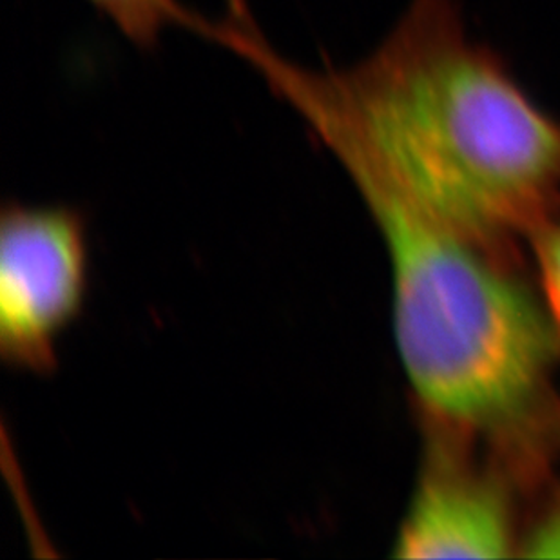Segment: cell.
<instances>
[{
    "instance_id": "cell-1",
    "label": "cell",
    "mask_w": 560,
    "mask_h": 560,
    "mask_svg": "<svg viewBox=\"0 0 560 560\" xmlns=\"http://www.w3.org/2000/svg\"><path fill=\"white\" fill-rule=\"evenodd\" d=\"M212 43L253 66L349 175L515 256L560 209V120L471 37L460 0H412L347 68H305L270 46L244 0Z\"/></svg>"
},
{
    "instance_id": "cell-2",
    "label": "cell",
    "mask_w": 560,
    "mask_h": 560,
    "mask_svg": "<svg viewBox=\"0 0 560 560\" xmlns=\"http://www.w3.org/2000/svg\"><path fill=\"white\" fill-rule=\"evenodd\" d=\"M419 421L468 435L534 487L560 459V336L517 259L392 196H369Z\"/></svg>"
},
{
    "instance_id": "cell-3",
    "label": "cell",
    "mask_w": 560,
    "mask_h": 560,
    "mask_svg": "<svg viewBox=\"0 0 560 560\" xmlns=\"http://www.w3.org/2000/svg\"><path fill=\"white\" fill-rule=\"evenodd\" d=\"M421 424V457L396 537V559L518 557L535 487L468 435Z\"/></svg>"
},
{
    "instance_id": "cell-4",
    "label": "cell",
    "mask_w": 560,
    "mask_h": 560,
    "mask_svg": "<svg viewBox=\"0 0 560 560\" xmlns=\"http://www.w3.org/2000/svg\"><path fill=\"white\" fill-rule=\"evenodd\" d=\"M90 238L71 207L8 203L0 217V354L19 371L48 374L59 341L84 307Z\"/></svg>"
},
{
    "instance_id": "cell-5",
    "label": "cell",
    "mask_w": 560,
    "mask_h": 560,
    "mask_svg": "<svg viewBox=\"0 0 560 560\" xmlns=\"http://www.w3.org/2000/svg\"><path fill=\"white\" fill-rule=\"evenodd\" d=\"M124 37L142 51L159 48L165 32L184 27L206 37L211 21L180 0H88Z\"/></svg>"
},
{
    "instance_id": "cell-6",
    "label": "cell",
    "mask_w": 560,
    "mask_h": 560,
    "mask_svg": "<svg viewBox=\"0 0 560 560\" xmlns=\"http://www.w3.org/2000/svg\"><path fill=\"white\" fill-rule=\"evenodd\" d=\"M518 557L560 559V477L556 471L529 498Z\"/></svg>"
},
{
    "instance_id": "cell-7",
    "label": "cell",
    "mask_w": 560,
    "mask_h": 560,
    "mask_svg": "<svg viewBox=\"0 0 560 560\" xmlns=\"http://www.w3.org/2000/svg\"><path fill=\"white\" fill-rule=\"evenodd\" d=\"M535 287L560 336V209L529 238Z\"/></svg>"
}]
</instances>
